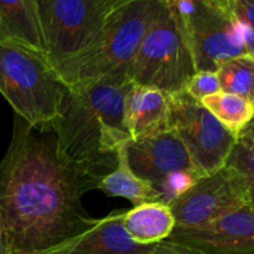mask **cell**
<instances>
[{"instance_id":"ffe728a7","label":"cell","mask_w":254,"mask_h":254,"mask_svg":"<svg viewBox=\"0 0 254 254\" xmlns=\"http://www.w3.org/2000/svg\"><path fill=\"white\" fill-rule=\"evenodd\" d=\"M189 96L201 102L203 98L221 92L216 72H196L185 89Z\"/></svg>"},{"instance_id":"d6986e66","label":"cell","mask_w":254,"mask_h":254,"mask_svg":"<svg viewBox=\"0 0 254 254\" xmlns=\"http://www.w3.org/2000/svg\"><path fill=\"white\" fill-rule=\"evenodd\" d=\"M254 134L253 122H251L237 136L225 163V168L230 169L250 186L254 180Z\"/></svg>"},{"instance_id":"5b68a950","label":"cell","mask_w":254,"mask_h":254,"mask_svg":"<svg viewBox=\"0 0 254 254\" xmlns=\"http://www.w3.org/2000/svg\"><path fill=\"white\" fill-rule=\"evenodd\" d=\"M67 87L44 56L0 42V93L30 126L51 124Z\"/></svg>"},{"instance_id":"6da1fadb","label":"cell","mask_w":254,"mask_h":254,"mask_svg":"<svg viewBox=\"0 0 254 254\" xmlns=\"http://www.w3.org/2000/svg\"><path fill=\"white\" fill-rule=\"evenodd\" d=\"M96 186L57 150L50 124L15 116L11 143L0 161V213L10 254L49 250L93 227L82 195Z\"/></svg>"},{"instance_id":"8992f818","label":"cell","mask_w":254,"mask_h":254,"mask_svg":"<svg viewBox=\"0 0 254 254\" xmlns=\"http://www.w3.org/2000/svg\"><path fill=\"white\" fill-rule=\"evenodd\" d=\"M180 19L196 72H216L238 56L254 57V30L242 26L228 0H171Z\"/></svg>"},{"instance_id":"ac0fdd59","label":"cell","mask_w":254,"mask_h":254,"mask_svg":"<svg viewBox=\"0 0 254 254\" xmlns=\"http://www.w3.org/2000/svg\"><path fill=\"white\" fill-rule=\"evenodd\" d=\"M221 92L254 101V57L238 56L226 60L216 69Z\"/></svg>"},{"instance_id":"7c38bea8","label":"cell","mask_w":254,"mask_h":254,"mask_svg":"<svg viewBox=\"0 0 254 254\" xmlns=\"http://www.w3.org/2000/svg\"><path fill=\"white\" fill-rule=\"evenodd\" d=\"M127 211H114L93 227L35 254H148L154 246L134 242L124 228Z\"/></svg>"},{"instance_id":"603a6c76","label":"cell","mask_w":254,"mask_h":254,"mask_svg":"<svg viewBox=\"0 0 254 254\" xmlns=\"http://www.w3.org/2000/svg\"><path fill=\"white\" fill-rule=\"evenodd\" d=\"M0 254H10L9 248H7L6 235H5L4 222H2L1 213H0Z\"/></svg>"},{"instance_id":"9a60e30c","label":"cell","mask_w":254,"mask_h":254,"mask_svg":"<svg viewBox=\"0 0 254 254\" xmlns=\"http://www.w3.org/2000/svg\"><path fill=\"white\" fill-rule=\"evenodd\" d=\"M123 225L134 242L151 246L168 240L175 227V220L168 205L148 202L127 211Z\"/></svg>"},{"instance_id":"4fadbf2b","label":"cell","mask_w":254,"mask_h":254,"mask_svg":"<svg viewBox=\"0 0 254 254\" xmlns=\"http://www.w3.org/2000/svg\"><path fill=\"white\" fill-rule=\"evenodd\" d=\"M124 126L133 141L170 129L168 94L155 88L131 84L124 99Z\"/></svg>"},{"instance_id":"2e32d148","label":"cell","mask_w":254,"mask_h":254,"mask_svg":"<svg viewBox=\"0 0 254 254\" xmlns=\"http://www.w3.org/2000/svg\"><path fill=\"white\" fill-rule=\"evenodd\" d=\"M126 145L119 149L117 154L116 169L102 179L97 189L109 197L127 198L134 207L148 202H161V195L155 188L136 176L129 168Z\"/></svg>"},{"instance_id":"52a82bcc","label":"cell","mask_w":254,"mask_h":254,"mask_svg":"<svg viewBox=\"0 0 254 254\" xmlns=\"http://www.w3.org/2000/svg\"><path fill=\"white\" fill-rule=\"evenodd\" d=\"M45 59L52 68L76 56L122 0H36Z\"/></svg>"},{"instance_id":"7a4b0ae2","label":"cell","mask_w":254,"mask_h":254,"mask_svg":"<svg viewBox=\"0 0 254 254\" xmlns=\"http://www.w3.org/2000/svg\"><path fill=\"white\" fill-rule=\"evenodd\" d=\"M126 74L67 88L52 122L60 155L96 189L116 169L117 154L129 140L124 99L131 86Z\"/></svg>"},{"instance_id":"44dd1931","label":"cell","mask_w":254,"mask_h":254,"mask_svg":"<svg viewBox=\"0 0 254 254\" xmlns=\"http://www.w3.org/2000/svg\"><path fill=\"white\" fill-rule=\"evenodd\" d=\"M228 6L235 19L242 26L254 30V1L253 0H228Z\"/></svg>"},{"instance_id":"7402d4cb","label":"cell","mask_w":254,"mask_h":254,"mask_svg":"<svg viewBox=\"0 0 254 254\" xmlns=\"http://www.w3.org/2000/svg\"><path fill=\"white\" fill-rule=\"evenodd\" d=\"M148 254H205L202 252L188 247V246L180 245V243L170 242V241H163L154 246L151 252Z\"/></svg>"},{"instance_id":"5bb4252c","label":"cell","mask_w":254,"mask_h":254,"mask_svg":"<svg viewBox=\"0 0 254 254\" xmlns=\"http://www.w3.org/2000/svg\"><path fill=\"white\" fill-rule=\"evenodd\" d=\"M0 42L17 45L45 57L36 0H0Z\"/></svg>"},{"instance_id":"8fae6325","label":"cell","mask_w":254,"mask_h":254,"mask_svg":"<svg viewBox=\"0 0 254 254\" xmlns=\"http://www.w3.org/2000/svg\"><path fill=\"white\" fill-rule=\"evenodd\" d=\"M253 205L196 227H174L166 241L205 254H254Z\"/></svg>"},{"instance_id":"3957f363","label":"cell","mask_w":254,"mask_h":254,"mask_svg":"<svg viewBox=\"0 0 254 254\" xmlns=\"http://www.w3.org/2000/svg\"><path fill=\"white\" fill-rule=\"evenodd\" d=\"M160 0H122L96 36L76 56L55 68L67 88L126 74Z\"/></svg>"},{"instance_id":"e0dca14e","label":"cell","mask_w":254,"mask_h":254,"mask_svg":"<svg viewBox=\"0 0 254 254\" xmlns=\"http://www.w3.org/2000/svg\"><path fill=\"white\" fill-rule=\"evenodd\" d=\"M201 104L236 136L253 122L254 103L243 97L218 92L203 98Z\"/></svg>"},{"instance_id":"30bf717a","label":"cell","mask_w":254,"mask_h":254,"mask_svg":"<svg viewBox=\"0 0 254 254\" xmlns=\"http://www.w3.org/2000/svg\"><path fill=\"white\" fill-rule=\"evenodd\" d=\"M253 188L230 169L200 178L168 203L175 227H196L217 220L242 206L253 205Z\"/></svg>"},{"instance_id":"ba28073f","label":"cell","mask_w":254,"mask_h":254,"mask_svg":"<svg viewBox=\"0 0 254 254\" xmlns=\"http://www.w3.org/2000/svg\"><path fill=\"white\" fill-rule=\"evenodd\" d=\"M126 153L131 171L150 183L165 205L200 179L185 146L171 128L143 140H129Z\"/></svg>"},{"instance_id":"277c9868","label":"cell","mask_w":254,"mask_h":254,"mask_svg":"<svg viewBox=\"0 0 254 254\" xmlns=\"http://www.w3.org/2000/svg\"><path fill=\"white\" fill-rule=\"evenodd\" d=\"M195 73L180 19L171 0H160L126 76L136 86L174 96L185 91Z\"/></svg>"},{"instance_id":"9c48e42d","label":"cell","mask_w":254,"mask_h":254,"mask_svg":"<svg viewBox=\"0 0 254 254\" xmlns=\"http://www.w3.org/2000/svg\"><path fill=\"white\" fill-rule=\"evenodd\" d=\"M170 127L185 146L200 178L225 166L236 135L185 91L169 96Z\"/></svg>"}]
</instances>
